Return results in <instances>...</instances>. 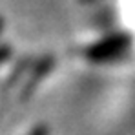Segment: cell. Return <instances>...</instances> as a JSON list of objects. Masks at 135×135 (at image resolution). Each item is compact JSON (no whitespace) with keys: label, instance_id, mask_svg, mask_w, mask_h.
Instances as JSON below:
<instances>
[{"label":"cell","instance_id":"7a4b0ae2","mask_svg":"<svg viewBox=\"0 0 135 135\" xmlns=\"http://www.w3.org/2000/svg\"><path fill=\"white\" fill-rule=\"evenodd\" d=\"M29 135H47V128L46 126H37Z\"/></svg>","mask_w":135,"mask_h":135},{"label":"cell","instance_id":"6da1fadb","mask_svg":"<svg viewBox=\"0 0 135 135\" xmlns=\"http://www.w3.org/2000/svg\"><path fill=\"white\" fill-rule=\"evenodd\" d=\"M130 46V38L124 37V35H117V37H112V38H106L102 42H97L91 47H88L84 51V55L90 59V60H95V62H104V60H113L120 55H124V51L128 49Z\"/></svg>","mask_w":135,"mask_h":135},{"label":"cell","instance_id":"3957f363","mask_svg":"<svg viewBox=\"0 0 135 135\" xmlns=\"http://www.w3.org/2000/svg\"><path fill=\"white\" fill-rule=\"evenodd\" d=\"M6 55H7V49H0V62L6 59Z\"/></svg>","mask_w":135,"mask_h":135}]
</instances>
